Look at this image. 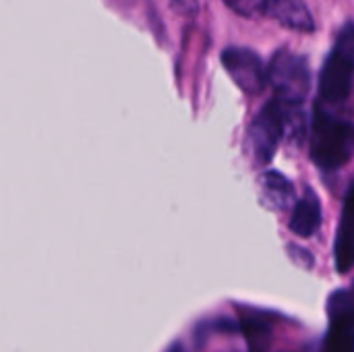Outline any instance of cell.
<instances>
[{"mask_svg":"<svg viewBox=\"0 0 354 352\" xmlns=\"http://www.w3.org/2000/svg\"><path fill=\"white\" fill-rule=\"evenodd\" d=\"M354 127L315 108L311 158L322 170H338L353 156Z\"/></svg>","mask_w":354,"mask_h":352,"instance_id":"cell-1","label":"cell"},{"mask_svg":"<svg viewBox=\"0 0 354 352\" xmlns=\"http://www.w3.org/2000/svg\"><path fill=\"white\" fill-rule=\"evenodd\" d=\"M354 79V25H346L338 35L334 50L330 52L322 75H319V95L324 102L342 104L353 89Z\"/></svg>","mask_w":354,"mask_h":352,"instance_id":"cell-2","label":"cell"},{"mask_svg":"<svg viewBox=\"0 0 354 352\" xmlns=\"http://www.w3.org/2000/svg\"><path fill=\"white\" fill-rule=\"evenodd\" d=\"M268 81L276 91V100L284 106H301L311 89V68L307 58L282 48L268 66Z\"/></svg>","mask_w":354,"mask_h":352,"instance_id":"cell-3","label":"cell"},{"mask_svg":"<svg viewBox=\"0 0 354 352\" xmlns=\"http://www.w3.org/2000/svg\"><path fill=\"white\" fill-rule=\"evenodd\" d=\"M282 135H286L284 112L280 102L274 98L257 112L247 133V145L255 164L266 166L272 162L282 141Z\"/></svg>","mask_w":354,"mask_h":352,"instance_id":"cell-4","label":"cell"},{"mask_svg":"<svg viewBox=\"0 0 354 352\" xmlns=\"http://www.w3.org/2000/svg\"><path fill=\"white\" fill-rule=\"evenodd\" d=\"M330 334L324 352H354V290H336L328 301Z\"/></svg>","mask_w":354,"mask_h":352,"instance_id":"cell-5","label":"cell"},{"mask_svg":"<svg viewBox=\"0 0 354 352\" xmlns=\"http://www.w3.org/2000/svg\"><path fill=\"white\" fill-rule=\"evenodd\" d=\"M222 64L232 81L249 95L259 93L268 81V68L263 60L249 48H226L222 52Z\"/></svg>","mask_w":354,"mask_h":352,"instance_id":"cell-6","label":"cell"},{"mask_svg":"<svg viewBox=\"0 0 354 352\" xmlns=\"http://www.w3.org/2000/svg\"><path fill=\"white\" fill-rule=\"evenodd\" d=\"M263 12L288 29L315 31V19L303 0H266Z\"/></svg>","mask_w":354,"mask_h":352,"instance_id":"cell-7","label":"cell"},{"mask_svg":"<svg viewBox=\"0 0 354 352\" xmlns=\"http://www.w3.org/2000/svg\"><path fill=\"white\" fill-rule=\"evenodd\" d=\"M336 268L340 274H346L354 268V185L346 195L338 237H336Z\"/></svg>","mask_w":354,"mask_h":352,"instance_id":"cell-8","label":"cell"},{"mask_svg":"<svg viewBox=\"0 0 354 352\" xmlns=\"http://www.w3.org/2000/svg\"><path fill=\"white\" fill-rule=\"evenodd\" d=\"M322 226V203H319V197L311 191V189H305V195L303 199L297 203L295 212H292V218H290V230L303 239H309L313 237Z\"/></svg>","mask_w":354,"mask_h":352,"instance_id":"cell-9","label":"cell"},{"mask_svg":"<svg viewBox=\"0 0 354 352\" xmlns=\"http://www.w3.org/2000/svg\"><path fill=\"white\" fill-rule=\"evenodd\" d=\"M259 189H261V195H263V201L274 207V210H284L290 205V201L295 199V189H292V183L280 174V172H266L261 174L259 178Z\"/></svg>","mask_w":354,"mask_h":352,"instance_id":"cell-10","label":"cell"},{"mask_svg":"<svg viewBox=\"0 0 354 352\" xmlns=\"http://www.w3.org/2000/svg\"><path fill=\"white\" fill-rule=\"evenodd\" d=\"M270 328H272V326H270L266 313H261V311L243 313L241 330L245 332V336H247L253 344H259L261 340H266V336L270 334Z\"/></svg>","mask_w":354,"mask_h":352,"instance_id":"cell-11","label":"cell"},{"mask_svg":"<svg viewBox=\"0 0 354 352\" xmlns=\"http://www.w3.org/2000/svg\"><path fill=\"white\" fill-rule=\"evenodd\" d=\"M230 8H234L239 15H247L253 17L257 12H263L266 0H224Z\"/></svg>","mask_w":354,"mask_h":352,"instance_id":"cell-12","label":"cell"},{"mask_svg":"<svg viewBox=\"0 0 354 352\" xmlns=\"http://www.w3.org/2000/svg\"><path fill=\"white\" fill-rule=\"evenodd\" d=\"M212 330L220 334H236L241 332V322H234L230 317H218L212 322Z\"/></svg>","mask_w":354,"mask_h":352,"instance_id":"cell-13","label":"cell"},{"mask_svg":"<svg viewBox=\"0 0 354 352\" xmlns=\"http://www.w3.org/2000/svg\"><path fill=\"white\" fill-rule=\"evenodd\" d=\"M288 253H290V257H292L297 263H301L303 268H313V255H311L309 251H305V249H301V247H297V245H288Z\"/></svg>","mask_w":354,"mask_h":352,"instance_id":"cell-14","label":"cell"},{"mask_svg":"<svg viewBox=\"0 0 354 352\" xmlns=\"http://www.w3.org/2000/svg\"><path fill=\"white\" fill-rule=\"evenodd\" d=\"M166 352H187V351H185L183 342H174V344H172V346H170Z\"/></svg>","mask_w":354,"mask_h":352,"instance_id":"cell-15","label":"cell"}]
</instances>
